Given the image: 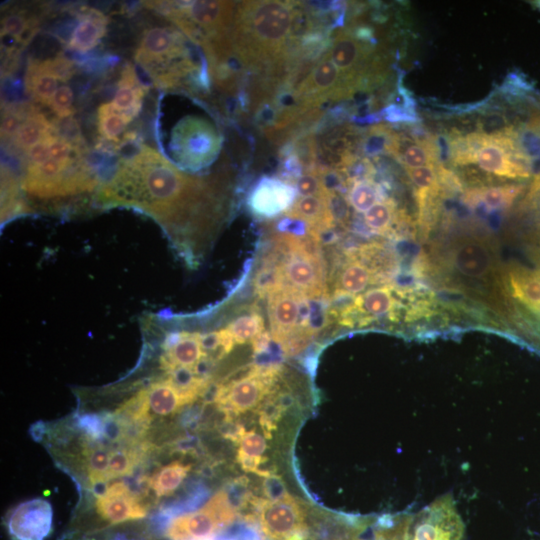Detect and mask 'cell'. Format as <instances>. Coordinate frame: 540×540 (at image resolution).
I'll return each instance as SVG.
<instances>
[{
  "mask_svg": "<svg viewBox=\"0 0 540 540\" xmlns=\"http://www.w3.org/2000/svg\"><path fill=\"white\" fill-rule=\"evenodd\" d=\"M110 452L103 446L92 447L86 452L87 476L92 485L102 484L108 480Z\"/></svg>",
  "mask_w": 540,
  "mask_h": 540,
  "instance_id": "obj_35",
  "label": "cell"
},
{
  "mask_svg": "<svg viewBox=\"0 0 540 540\" xmlns=\"http://www.w3.org/2000/svg\"><path fill=\"white\" fill-rule=\"evenodd\" d=\"M349 203L359 213L367 212L379 199V190L370 181L356 180L349 191Z\"/></svg>",
  "mask_w": 540,
  "mask_h": 540,
  "instance_id": "obj_36",
  "label": "cell"
},
{
  "mask_svg": "<svg viewBox=\"0 0 540 540\" xmlns=\"http://www.w3.org/2000/svg\"><path fill=\"white\" fill-rule=\"evenodd\" d=\"M138 458L139 452L128 447L111 451L108 465V480L131 474L138 463Z\"/></svg>",
  "mask_w": 540,
  "mask_h": 540,
  "instance_id": "obj_37",
  "label": "cell"
},
{
  "mask_svg": "<svg viewBox=\"0 0 540 540\" xmlns=\"http://www.w3.org/2000/svg\"><path fill=\"white\" fill-rule=\"evenodd\" d=\"M372 279V272L361 261L347 263L337 280V289L341 293L358 294L365 290Z\"/></svg>",
  "mask_w": 540,
  "mask_h": 540,
  "instance_id": "obj_30",
  "label": "cell"
},
{
  "mask_svg": "<svg viewBox=\"0 0 540 540\" xmlns=\"http://www.w3.org/2000/svg\"><path fill=\"white\" fill-rule=\"evenodd\" d=\"M40 62L57 80L63 82L67 81L75 73L73 62L62 55H57Z\"/></svg>",
  "mask_w": 540,
  "mask_h": 540,
  "instance_id": "obj_44",
  "label": "cell"
},
{
  "mask_svg": "<svg viewBox=\"0 0 540 540\" xmlns=\"http://www.w3.org/2000/svg\"><path fill=\"white\" fill-rule=\"evenodd\" d=\"M278 267L283 287L306 297H317L324 292V274L319 257L289 248L287 257Z\"/></svg>",
  "mask_w": 540,
  "mask_h": 540,
  "instance_id": "obj_10",
  "label": "cell"
},
{
  "mask_svg": "<svg viewBox=\"0 0 540 540\" xmlns=\"http://www.w3.org/2000/svg\"><path fill=\"white\" fill-rule=\"evenodd\" d=\"M135 60L162 87L179 84L181 78L197 68L181 35L166 27H152L142 33Z\"/></svg>",
  "mask_w": 540,
  "mask_h": 540,
  "instance_id": "obj_3",
  "label": "cell"
},
{
  "mask_svg": "<svg viewBox=\"0 0 540 540\" xmlns=\"http://www.w3.org/2000/svg\"><path fill=\"white\" fill-rule=\"evenodd\" d=\"M226 329L235 343L252 341L264 332L263 320L257 313L246 314L234 319Z\"/></svg>",
  "mask_w": 540,
  "mask_h": 540,
  "instance_id": "obj_33",
  "label": "cell"
},
{
  "mask_svg": "<svg viewBox=\"0 0 540 540\" xmlns=\"http://www.w3.org/2000/svg\"><path fill=\"white\" fill-rule=\"evenodd\" d=\"M81 425L87 430V432L95 437H99L103 432L101 423H99V420L94 417H83L81 420Z\"/></svg>",
  "mask_w": 540,
  "mask_h": 540,
  "instance_id": "obj_46",
  "label": "cell"
},
{
  "mask_svg": "<svg viewBox=\"0 0 540 540\" xmlns=\"http://www.w3.org/2000/svg\"><path fill=\"white\" fill-rule=\"evenodd\" d=\"M326 54L354 90L371 54L367 44L350 32L341 30L334 36Z\"/></svg>",
  "mask_w": 540,
  "mask_h": 540,
  "instance_id": "obj_13",
  "label": "cell"
},
{
  "mask_svg": "<svg viewBox=\"0 0 540 540\" xmlns=\"http://www.w3.org/2000/svg\"><path fill=\"white\" fill-rule=\"evenodd\" d=\"M146 88L140 83L133 66L127 63L121 73L112 105L130 118L139 114Z\"/></svg>",
  "mask_w": 540,
  "mask_h": 540,
  "instance_id": "obj_22",
  "label": "cell"
},
{
  "mask_svg": "<svg viewBox=\"0 0 540 540\" xmlns=\"http://www.w3.org/2000/svg\"><path fill=\"white\" fill-rule=\"evenodd\" d=\"M407 540H463L457 533L437 525H418L413 527Z\"/></svg>",
  "mask_w": 540,
  "mask_h": 540,
  "instance_id": "obj_39",
  "label": "cell"
},
{
  "mask_svg": "<svg viewBox=\"0 0 540 540\" xmlns=\"http://www.w3.org/2000/svg\"><path fill=\"white\" fill-rule=\"evenodd\" d=\"M471 163L484 171L506 178H528L530 159L509 134L474 133L466 136Z\"/></svg>",
  "mask_w": 540,
  "mask_h": 540,
  "instance_id": "obj_6",
  "label": "cell"
},
{
  "mask_svg": "<svg viewBox=\"0 0 540 540\" xmlns=\"http://www.w3.org/2000/svg\"><path fill=\"white\" fill-rule=\"evenodd\" d=\"M281 366H253L244 375L223 383L214 395V403L227 416L253 410L269 394L277 381Z\"/></svg>",
  "mask_w": 540,
  "mask_h": 540,
  "instance_id": "obj_7",
  "label": "cell"
},
{
  "mask_svg": "<svg viewBox=\"0 0 540 540\" xmlns=\"http://www.w3.org/2000/svg\"><path fill=\"white\" fill-rule=\"evenodd\" d=\"M52 507L43 499L19 504L9 515L7 527L14 540H44L52 530Z\"/></svg>",
  "mask_w": 540,
  "mask_h": 540,
  "instance_id": "obj_12",
  "label": "cell"
},
{
  "mask_svg": "<svg viewBox=\"0 0 540 540\" xmlns=\"http://www.w3.org/2000/svg\"><path fill=\"white\" fill-rule=\"evenodd\" d=\"M35 29V20H30L26 12H10L1 22V36H10L17 42L27 43Z\"/></svg>",
  "mask_w": 540,
  "mask_h": 540,
  "instance_id": "obj_32",
  "label": "cell"
},
{
  "mask_svg": "<svg viewBox=\"0 0 540 540\" xmlns=\"http://www.w3.org/2000/svg\"><path fill=\"white\" fill-rule=\"evenodd\" d=\"M73 91L68 85H61L54 93L49 106L60 119L71 117L73 109Z\"/></svg>",
  "mask_w": 540,
  "mask_h": 540,
  "instance_id": "obj_42",
  "label": "cell"
},
{
  "mask_svg": "<svg viewBox=\"0 0 540 540\" xmlns=\"http://www.w3.org/2000/svg\"><path fill=\"white\" fill-rule=\"evenodd\" d=\"M406 172L413 183L423 192L437 190L439 187L438 184V173L433 165L417 167V168H406Z\"/></svg>",
  "mask_w": 540,
  "mask_h": 540,
  "instance_id": "obj_41",
  "label": "cell"
},
{
  "mask_svg": "<svg viewBox=\"0 0 540 540\" xmlns=\"http://www.w3.org/2000/svg\"><path fill=\"white\" fill-rule=\"evenodd\" d=\"M395 305V299L388 287L373 288L360 295L354 304L368 316H382L390 312Z\"/></svg>",
  "mask_w": 540,
  "mask_h": 540,
  "instance_id": "obj_31",
  "label": "cell"
},
{
  "mask_svg": "<svg viewBox=\"0 0 540 540\" xmlns=\"http://www.w3.org/2000/svg\"><path fill=\"white\" fill-rule=\"evenodd\" d=\"M206 357L201 334L179 332L165 340L160 364L166 374L178 370L198 373V367Z\"/></svg>",
  "mask_w": 540,
  "mask_h": 540,
  "instance_id": "obj_14",
  "label": "cell"
},
{
  "mask_svg": "<svg viewBox=\"0 0 540 540\" xmlns=\"http://www.w3.org/2000/svg\"><path fill=\"white\" fill-rule=\"evenodd\" d=\"M95 509L100 518L109 525L139 520L147 509L122 481L108 485L97 497Z\"/></svg>",
  "mask_w": 540,
  "mask_h": 540,
  "instance_id": "obj_11",
  "label": "cell"
},
{
  "mask_svg": "<svg viewBox=\"0 0 540 540\" xmlns=\"http://www.w3.org/2000/svg\"><path fill=\"white\" fill-rule=\"evenodd\" d=\"M132 120L118 111L111 102L101 104L97 110V128L101 139L118 144V146L122 140V133Z\"/></svg>",
  "mask_w": 540,
  "mask_h": 540,
  "instance_id": "obj_26",
  "label": "cell"
},
{
  "mask_svg": "<svg viewBox=\"0 0 540 540\" xmlns=\"http://www.w3.org/2000/svg\"><path fill=\"white\" fill-rule=\"evenodd\" d=\"M191 466L181 461H173L157 470L149 479V487L158 496L172 494L187 477Z\"/></svg>",
  "mask_w": 540,
  "mask_h": 540,
  "instance_id": "obj_27",
  "label": "cell"
},
{
  "mask_svg": "<svg viewBox=\"0 0 540 540\" xmlns=\"http://www.w3.org/2000/svg\"><path fill=\"white\" fill-rule=\"evenodd\" d=\"M296 3L239 2L230 32L237 60L252 69L278 72L287 54Z\"/></svg>",
  "mask_w": 540,
  "mask_h": 540,
  "instance_id": "obj_2",
  "label": "cell"
},
{
  "mask_svg": "<svg viewBox=\"0 0 540 540\" xmlns=\"http://www.w3.org/2000/svg\"><path fill=\"white\" fill-rule=\"evenodd\" d=\"M296 190L285 181L262 177L248 197L252 213L262 218H272L288 211L295 202Z\"/></svg>",
  "mask_w": 540,
  "mask_h": 540,
  "instance_id": "obj_15",
  "label": "cell"
},
{
  "mask_svg": "<svg viewBox=\"0 0 540 540\" xmlns=\"http://www.w3.org/2000/svg\"><path fill=\"white\" fill-rule=\"evenodd\" d=\"M522 189V185L481 188L468 192L466 199L469 203H482L490 210H499L509 207Z\"/></svg>",
  "mask_w": 540,
  "mask_h": 540,
  "instance_id": "obj_28",
  "label": "cell"
},
{
  "mask_svg": "<svg viewBox=\"0 0 540 540\" xmlns=\"http://www.w3.org/2000/svg\"><path fill=\"white\" fill-rule=\"evenodd\" d=\"M254 514L269 540H307L305 512L294 497L283 493L273 499L253 498Z\"/></svg>",
  "mask_w": 540,
  "mask_h": 540,
  "instance_id": "obj_8",
  "label": "cell"
},
{
  "mask_svg": "<svg viewBox=\"0 0 540 540\" xmlns=\"http://www.w3.org/2000/svg\"><path fill=\"white\" fill-rule=\"evenodd\" d=\"M99 199L105 205L131 206L152 216L175 243H183L215 222L219 212L210 180L181 172L153 148L141 144L118 162Z\"/></svg>",
  "mask_w": 540,
  "mask_h": 540,
  "instance_id": "obj_1",
  "label": "cell"
},
{
  "mask_svg": "<svg viewBox=\"0 0 540 540\" xmlns=\"http://www.w3.org/2000/svg\"><path fill=\"white\" fill-rule=\"evenodd\" d=\"M306 297L283 287L268 295V313L272 337L280 345L298 331L301 303Z\"/></svg>",
  "mask_w": 540,
  "mask_h": 540,
  "instance_id": "obj_16",
  "label": "cell"
},
{
  "mask_svg": "<svg viewBox=\"0 0 540 540\" xmlns=\"http://www.w3.org/2000/svg\"><path fill=\"white\" fill-rule=\"evenodd\" d=\"M393 155L397 156L398 160L406 168L434 166L437 159L436 150L433 144L428 141L415 142L402 146L398 139Z\"/></svg>",
  "mask_w": 540,
  "mask_h": 540,
  "instance_id": "obj_29",
  "label": "cell"
},
{
  "mask_svg": "<svg viewBox=\"0 0 540 540\" xmlns=\"http://www.w3.org/2000/svg\"><path fill=\"white\" fill-rule=\"evenodd\" d=\"M451 262L460 275L479 280L494 269L495 258L486 243L471 239L455 245L451 253Z\"/></svg>",
  "mask_w": 540,
  "mask_h": 540,
  "instance_id": "obj_17",
  "label": "cell"
},
{
  "mask_svg": "<svg viewBox=\"0 0 540 540\" xmlns=\"http://www.w3.org/2000/svg\"><path fill=\"white\" fill-rule=\"evenodd\" d=\"M97 178L83 158L61 162L50 157L36 165H27L22 188L40 199L66 197L91 191Z\"/></svg>",
  "mask_w": 540,
  "mask_h": 540,
  "instance_id": "obj_4",
  "label": "cell"
},
{
  "mask_svg": "<svg viewBox=\"0 0 540 540\" xmlns=\"http://www.w3.org/2000/svg\"><path fill=\"white\" fill-rule=\"evenodd\" d=\"M107 19L93 9H83L74 28L68 46L78 52H87L99 44L106 32Z\"/></svg>",
  "mask_w": 540,
  "mask_h": 540,
  "instance_id": "obj_20",
  "label": "cell"
},
{
  "mask_svg": "<svg viewBox=\"0 0 540 540\" xmlns=\"http://www.w3.org/2000/svg\"><path fill=\"white\" fill-rule=\"evenodd\" d=\"M29 110L28 107H10L5 108L1 118V138L2 140L12 139Z\"/></svg>",
  "mask_w": 540,
  "mask_h": 540,
  "instance_id": "obj_40",
  "label": "cell"
},
{
  "mask_svg": "<svg viewBox=\"0 0 540 540\" xmlns=\"http://www.w3.org/2000/svg\"><path fill=\"white\" fill-rule=\"evenodd\" d=\"M56 132L53 123L49 122L37 109L29 106L27 116L11 142L14 148L27 151L34 144Z\"/></svg>",
  "mask_w": 540,
  "mask_h": 540,
  "instance_id": "obj_24",
  "label": "cell"
},
{
  "mask_svg": "<svg viewBox=\"0 0 540 540\" xmlns=\"http://www.w3.org/2000/svg\"><path fill=\"white\" fill-rule=\"evenodd\" d=\"M145 389L149 411L159 416L175 414L199 397L168 376L156 380Z\"/></svg>",
  "mask_w": 540,
  "mask_h": 540,
  "instance_id": "obj_18",
  "label": "cell"
},
{
  "mask_svg": "<svg viewBox=\"0 0 540 540\" xmlns=\"http://www.w3.org/2000/svg\"><path fill=\"white\" fill-rule=\"evenodd\" d=\"M236 519V510L226 491L215 493L199 510L171 521L167 535L171 540H195L212 537Z\"/></svg>",
  "mask_w": 540,
  "mask_h": 540,
  "instance_id": "obj_9",
  "label": "cell"
},
{
  "mask_svg": "<svg viewBox=\"0 0 540 540\" xmlns=\"http://www.w3.org/2000/svg\"><path fill=\"white\" fill-rule=\"evenodd\" d=\"M221 148L217 128L200 116H186L172 129L169 153L177 165L188 170H200L211 164Z\"/></svg>",
  "mask_w": 540,
  "mask_h": 540,
  "instance_id": "obj_5",
  "label": "cell"
},
{
  "mask_svg": "<svg viewBox=\"0 0 540 540\" xmlns=\"http://www.w3.org/2000/svg\"><path fill=\"white\" fill-rule=\"evenodd\" d=\"M296 191L300 197L326 195V191L319 174L310 171L302 174L296 180Z\"/></svg>",
  "mask_w": 540,
  "mask_h": 540,
  "instance_id": "obj_43",
  "label": "cell"
},
{
  "mask_svg": "<svg viewBox=\"0 0 540 540\" xmlns=\"http://www.w3.org/2000/svg\"><path fill=\"white\" fill-rule=\"evenodd\" d=\"M327 194L299 197L287 211V214L295 219L308 222L311 231L318 233L320 230L330 227L333 221Z\"/></svg>",
  "mask_w": 540,
  "mask_h": 540,
  "instance_id": "obj_23",
  "label": "cell"
},
{
  "mask_svg": "<svg viewBox=\"0 0 540 540\" xmlns=\"http://www.w3.org/2000/svg\"><path fill=\"white\" fill-rule=\"evenodd\" d=\"M55 134H57V132L47 136L25 151L27 165L40 164L50 158V143Z\"/></svg>",
  "mask_w": 540,
  "mask_h": 540,
  "instance_id": "obj_45",
  "label": "cell"
},
{
  "mask_svg": "<svg viewBox=\"0 0 540 540\" xmlns=\"http://www.w3.org/2000/svg\"><path fill=\"white\" fill-rule=\"evenodd\" d=\"M394 217V205L390 201H379L364 214L368 228L378 233L389 229Z\"/></svg>",
  "mask_w": 540,
  "mask_h": 540,
  "instance_id": "obj_38",
  "label": "cell"
},
{
  "mask_svg": "<svg viewBox=\"0 0 540 540\" xmlns=\"http://www.w3.org/2000/svg\"><path fill=\"white\" fill-rule=\"evenodd\" d=\"M229 437L239 444L237 461L243 470L259 476H269L268 471L259 469V465L266 460L263 454L267 444L262 435L255 430L246 431L242 426H238Z\"/></svg>",
  "mask_w": 540,
  "mask_h": 540,
  "instance_id": "obj_19",
  "label": "cell"
},
{
  "mask_svg": "<svg viewBox=\"0 0 540 540\" xmlns=\"http://www.w3.org/2000/svg\"><path fill=\"white\" fill-rule=\"evenodd\" d=\"M507 276L512 297L529 311L540 314V270L518 267Z\"/></svg>",
  "mask_w": 540,
  "mask_h": 540,
  "instance_id": "obj_21",
  "label": "cell"
},
{
  "mask_svg": "<svg viewBox=\"0 0 540 540\" xmlns=\"http://www.w3.org/2000/svg\"><path fill=\"white\" fill-rule=\"evenodd\" d=\"M25 86L27 93L37 102L49 105L57 88V79L38 60L27 67Z\"/></svg>",
  "mask_w": 540,
  "mask_h": 540,
  "instance_id": "obj_25",
  "label": "cell"
},
{
  "mask_svg": "<svg viewBox=\"0 0 540 540\" xmlns=\"http://www.w3.org/2000/svg\"><path fill=\"white\" fill-rule=\"evenodd\" d=\"M398 137L385 126L371 128L363 141L364 152L368 155L379 153L393 154L397 145Z\"/></svg>",
  "mask_w": 540,
  "mask_h": 540,
  "instance_id": "obj_34",
  "label": "cell"
}]
</instances>
